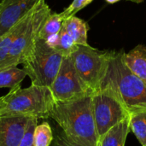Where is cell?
I'll list each match as a JSON object with an SVG mask.
<instances>
[{
  "label": "cell",
  "instance_id": "cell-1",
  "mask_svg": "<svg viewBox=\"0 0 146 146\" xmlns=\"http://www.w3.org/2000/svg\"><path fill=\"white\" fill-rule=\"evenodd\" d=\"M50 118L76 144L81 146H99L92 95L67 102H56Z\"/></svg>",
  "mask_w": 146,
  "mask_h": 146
},
{
  "label": "cell",
  "instance_id": "cell-2",
  "mask_svg": "<svg viewBox=\"0 0 146 146\" xmlns=\"http://www.w3.org/2000/svg\"><path fill=\"white\" fill-rule=\"evenodd\" d=\"M55 103L50 88L31 85L22 89L20 85L0 97V117L28 116L47 119L50 118Z\"/></svg>",
  "mask_w": 146,
  "mask_h": 146
},
{
  "label": "cell",
  "instance_id": "cell-3",
  "mask_svg": "<svg viewBox=\"0 0 146 146\" xmlns=\"http://www.w3.org/2000/svg\"><path fill=\"white\" fill-rule=\"evenodd\" d=\"M123 53V51H111L107 73L102 85L112 86L129 111L146 109V84L127 67Z\"/></svg>",
  "mask_w": 146,
  "mask_h": 146
},
{
  "label": "cell",
  "instance_id": "cell-4",
  "mask_svg": "<svg viewBox=\"0 0 146 146\" xmlns=\"http://www.w3.org/2000/svg\"><path fill=\"white\" fill-rule=\"evenodd\" d=\"M63 56L48 43L38 38L34 46L23 62V70L32 85L50 88L60 69Z\"/></svg>",
  "mask_w": 146,
  "mask_h": 146
},
{
  "label": "cell",
  "instance_id": "cell-5",
  "mask_svg": "<svg viewBox=\"0 0 146 146\" xmlns=\"http://www.w3.org/2000/svg\"><path fill=\"white\" fill-rule=\"evenodd\" d=\"M93 116L99 139L110 128L130 115L128 108L121 99L117 92L109 85L92 94Z\"/></svg>",
  "mask_w": 146,
  "mask_h": 146
},
{
  "label": "cell",
  "instance_id": "cell-6",
  "mask_svg": "<svg viewBox=\"0 0 146 146\" xmlns=\"http://www.w3.org/2000/svg\"><path fill=\"white\" fill-rule=\"evenodd\" d=\"M110 53L111 51H101L88 44L79 45L71 56L80 79L92 93L101 88Z\"/></svg>",
  "mask_w": 146,
  "mask_h": 146
},
{
  "label": "cell",
  "instance_id": "cell-7",
  "mask_svg": "<svg viewBox=\"0 0 146 146\" xmlns=\"http://www.w3.org/2000/svg\"><path fill=\"white\" fill-rule=\"evenodd\" d=\"M50 91L56 102L71 101L92 94L80 79L71 56L63 57Z\"/></svg>",
  "mask_w": 146,
  "mask_h": 146
},
{
  "label": "cell",
  "instance_id": "cell-8",
  "mask_svg": "<svg viewBox=\"0 0 146 146\" xmlns=\"http://www.w3.org/2000/svg\"><path fill=\"white\" fill-rule=\"evenodd\" d=\"M44 0H2L0 2V37L24 19Z\"/></svg>",
  "mask_w": 146,
  "mask_h": 146
},
{
  "label": "cell",
  "instance_id": "cell-9",
  "mask_svg": "<svg viewBox=\"0 0 146 146\" xmlns=\"http://www.w3.org/2000/svg\"><path fill=\"white\" fill-rule=\"evenodd\" d=\"M28 116L0 117V146H18L28 127Z\"/></svg>",
  "mask_w": 146,
  "mask_h": 146
},
{
  "label": "cell",
  "instance_id": "cell-10",
  "mask_svg": "<svg viewBox=\"0 0 146 146\" xmlns=\"http://www.w3.org/2000/svg\"><path fill=\"white\" fill-rule=\"evenodd\" d=\"M123 60L129 70L146 84V47L139 44L128 53H123Z\"/></svg>",
  "mask_w": 146,
  "mask_h": 146
},
{
  "label": "cell",
  "instance_id": "cell-11",
  "mask_svg": "<svg viewBox=\"0 0 146 146\" xmlns=\"http://www.w3.org/2000/svg\"><path fill=\"white\" fill-rule=\"evenodd\" d=\"M130 131V115H128L99 139V146H125Z\"/></svg>",
  "mask_w": 146,
  "mask_h": 146
},
{
  "label": "cell",
  "instance_id": "cell-12",
  "mask_svg": "<svg viewBox=\"0 0 146 146\" xmlns=\"http://www.w3.org/2000/svg\"><path fill=\"white\" fill-rule=\"evenodd\" d=\"M62 27L74 39L76 44L88 45L87 32L89 27L86 21L74 15L64 21Z\"/></svg>",
  "mask_w": 146,
  "mask_h": 146
},
{
  "label": "cell",
  "instance_id": "cell-13",
  "mask_svg": "<svg viewBox=\"0 0 146 146\" xmlns=\"http://www.w3.org/2000/svg\"><path fill=\"white\" fill-rule=\"evenodd\" d=\"M32 11L24 19H22L19 23L14 26L6 34H4L3 36L0 38V69L3 68V65L7 58V56L9 52V50L13 42L28 23L29 19L31 17Z\"/></svg>",
  "mask_w": 146,
  "mask_h": 146
},
{
  "label": "cell",
  "instance_id": "cell-14",
  "mask_svg": "<svg viewBox=\"0 0 146 146\" xmlns=\"http://www.w3.org/2000/svg\"><path fill=\"white\" fill-rule=\"evenodd\" d=\"M130 128L142 146H146V109L130 111Z\"/></svg>",
  "mask_w": 146,
  "mask_h": 146
},
{
  "label": "cell",
  "instance_id": "cell-15",
  "mask_svg": "<svg viewBox=\"0 0 146 146\" xmlns=\"http://www.w3.org/2000/svg\"><path fill=\"white\" fill-rule=\"evenodd\" d=\"M27 76L25 71L17 67L0 69V88L9 87L13 89L21 85Z\"/></svg>",
  "mask_w": 146,
  "mask_h": 146
},
{
  "label": "cell",
  "instance_id": "cell-16",
  "mask_svg": "<svg viewBox=\"0 0 146 146\" xmlns=\"http://www.w3.org/2000/svg\"><path fill=\"white\" fill-rule=\"evenodd\" d=\"M64 20L60 13H51L44 22L39 33L38 38L46 40L50 37L58 34L62 27Z\"/></svg>",
  "mask_w": 146,
  "mask_h": 146
},
{
  "label": "cell",
  "instance_id": "cell-17",
  "mask_svg": "<svg viewBox=\"0 0 146 146\" xmlns=\"http://www.w3.org/2000/svg\"><path fill=\"white\" fill-rule=\"evenodd\" d=\"M54 139V133L47 121L38 124L33 133L34 146H50Z\"/></svg>",
  "mask_w": 146,
  "mask_h": 146
},
{
  "label": "cell",
  "instance_id": "cell-18",
  "mask_svg": "<svg viewBox=\"0 0 146 146\" xmlns=\"http://www.w3.org/2000/svg\"><path fill=\"white\" fill-rule=\"evenodd\" d=\"M78 46L79 45L75 44L74 39L65 31V29L62 27L58 35L57 43L53 49H55L63 57H65V56H71L72 54L77 50Z\"/></svg>",
  "mask_w": 146,
  "mask_h": 146
},
{
  "label": "cell",
  "instance_id": "cell-19",
  "mask_svg": "<svg viewBox=\"0 0 146 146\" xmlns=\"http://www.w3.org/2000/svg\"><path fill=\"white\" fill-rule=\"evenodd\" d=\"M93 0H74L71 4L66 8L62 12H61V15L64 21L67 19L74 16L76 13H78L80 9L86 7L88 4H90Z\"/></svg>",
  "mask_w": 146,
  "mask_h": 146
},
{
  "label": "cell",
  "instance_id": "cell-20",
  "mask_svg": "<svg viewBox=\"0 0 146 146\" xmlns=\"http://www.w3.org/2000/svg\"><path fill=\"white\" fill-rule=\"evenodd\" d=\"M50 146H81L73 140H71L65 133L60 128L59 126H57L55 129L54 133V139L51 143Z\"/></svg>",
  "mask_w": 146,
  "mask_h": 146
},
{
  "label": "cell",
  "instance_id": "cell-21",
  "mask_svg": "<svg viewBox=\"0 0 146 146\" xmlns=\"http://www.w3.org/2000/svg\"><path fill=\"white\" fill-rule=\"evenodd\" d=\"M38 119L33 117L30 120V122L28 124V127L27 129V132L25 133V135L23 139H21L20 145L18 146H34L33 144V133L36 126L38 125Z\"/></svg>",
  "mask_w": 146,
  "mask_h": 146
},
{
  "label": "cell",
  "instance_id": "cell-22",
  "mask_svg": "<svg viewBox=\"0 0 146 146\" xmlns=\"http://www.w3.org/2000/svg\"><path fill=\"white\" fill-rule=\"evenodd\" d=\"M105 1H107L110 3H117V2H119L121 0H105Z\"/></svg>",
  "mask_w": 146,
  "mask_h": 146
},
{
  "label": "cell",
  "instance_id": "cell-23",
  "mask_svg": "<svg viewBox=\"0 0 146 146\" xmlns=\"http://www.w3.org/2000/svg\"><path fill=\"white\" fill-rule=\"evenodd\" d=\"M128 1H131V2L136 3H142L144 0H128Z\"/></svg>",
  "mask_w": 146,
  "mask_h": 146
},
{
  "label": "cell",
  "instance_id": "cell-24",
  "mask_svg": "<svg viewBox=\"0 0 146 146\" xmlns=\"http://www.w3.org/2000/svg\"><path fill=\"white\" fill-rule=\"evenodd\" d=\"M0 38H1V37H0Z\"/></svg>",
  "mask_w": 146,
  "mask_h": 146
}]
</instances>
